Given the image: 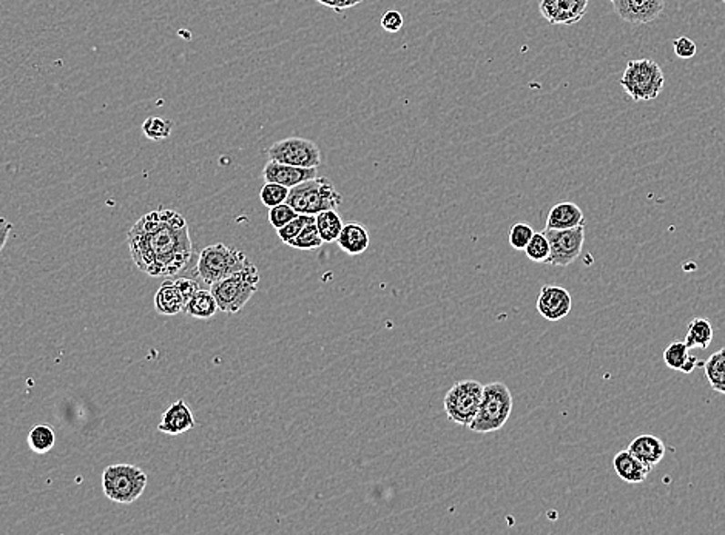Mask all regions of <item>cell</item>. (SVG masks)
Instances as JSON below:
<instances>
[{
    "instance_id": "obj_1",
    "label": "cell",
    "mask_w": 725,
    "mask_h": 535,
    "mask_svg": "<svg viewBox=\"0 0 725 535\" xmlns=\"http://www.w3.org/2000/svg\"><path fill=\"white\" fill-rule=\"evenodd\" d=\"M131 260L151 278L175 276L193 256L189 224L180 211H150L136 221L127 235Z\"/></svg>"
},
{
    "instance_id": "obj_2",
    "label": "cell",
    "mask_w": 725,
    "mask_h": 535,
    "mask_svg": "<svg viewBox=\"0 0 725 535\" xmlns=\"http://www.w3.org/2000/svg\"><path fill=\"white\" fill-rule=\"evenodd\" d=\"M258 284L260 271L249 261L244 269L212 284L211 292L215 296L220 311L232 315L238 314L252 300L258 291Z\"/></svg>"
},
{
    "instance_id": "obj_3",
    "label": "cell",
    "mask_w": 725,
    "mask_h": 535,
    "mask_svg": "<svg viewBox=\"0 0 725 535\" xmlns=\"http://www.w3.org/2000/svg\"><path fill=\"white\" fill-rule=\"evenodd\" d=\"M513 405L514 401L510 387L505 383L495 381L483 386L479 412L474 421L471 423L470 429L477 434H490L501 430L511 417Z\"/></svg>"
},
{
    "instance_id": "obj_4",
    "label": "cell",
    "mask_w": 725,
    "mask_h": 535,
    "mask_svg": "<svg viewBox=\"0 0 725 535\" xmlns=\"http://www.w3.org/2000/svg\"><path fill=\"white\" fill-rule=\"evenodd\" d=\"M287 204L296 211L305 215H316L320 211H336L343 202V196L337 190L327 178H314L292 187Z\"/></svg>"
},
{
    "instance_id": "obj_5",
    "label": "cell",
    "mask_w": 725,
    "mask_h": 535,
    "mask_svg": "<svg viewBox=\"0 0 725 535\" xmlns=\"http://www.w3.org/2000/svg\"><path fill=\"white\" fill-rule=\"evenodd\" d=\"M666 76L653 59L630 60L620 77V86L635 102H650L660 95Z\"/></svg>"
},
{
    "instance_id": "obj_6",
    "label": "cell",
    "mask_w": 725,
    "mask_h": 535,
    "mask_svg": "<svg viewBox=\"0 0 725 535\" xmlns=\"http://www.w3.org/2000/svg\"><path fill=\"white\" fill-rule=\"evenodd\" d=\"M149 483L144 470L133 465L109 466L102 474V489L107 499L120 505L135 503Z\"/></svg>"
},
{
    "instance_id": "obj_7",
    "label": "cell",
    "mask_w": 725,
    "mask_h": 535,
    "mask_svg": "<svg viewBox=\"0 0 725 535\" xmlns=\"http://www.w3.org/2000/svg\"><path fill=\"white\" fill-rule=\"evenodd\" d=\"M249 262L244 252L218 242L202 249L196 264V273L204 284L212 285L244 269Z\"/></svg>"
},
{
    "instance_id": "obj_8",
    "label": "cell",
    "mask_w": 725,
    "mask_h": 535,
    "mask_svg": "<svg viewBox=\"0 0 725 535\" xmlns=\"http://www.w3.org/2000/svg\"><path fill=\"white\" fill-rule=\"evenodd\" d=\"M483 396V385L479 381L465 380L455 383L445 396V412L448 420L455 425L468 426L474 421Z\"/></svg>"
},
{
    "instance_id": "obj_9",
    "label": "cell",
    "mask_w": 725,
    "mask_h": 535,
    "mask_svg": "<svg viewBox=\"0 0 725 535\" xmlns=\"http://www.w3.org/2000/svg\"><path fill=\"white\" fill-rule=\"evenodd\" d=\"M269 160H276L281 164L303 167V169H318L321 164V151L314 140L305 138H287L276 140L267 150Z\"/></svg>"
},
{
    "instance_id": "obj_10",
    "label": "cell",
    "mask_w": 725,
    "mask_h": 535,
    "mask_svg": "<svg viewBox=\"0 0 725 535\" xmlns=\"http://www.w3.org/2000/svg\"><path fill=\"white\" fill-rule=\"evenodd\" d=\"M546 238L550 242L551 253L548 264L555 267H568L575 262L582 253L585 242V225H579L575 229L565 231H553L545 229Z\"/></svg>"
},
{
    "instance_id": "obj_11",
    "label": "cell",
    "mask_w": 725,
    "mask_h": 535,
    "mask_svg": "<svg viewBox=\"0 0 725 535\" xmlns=\"http://www.w3.org/2000/svg\"><path fill=\"white\" fill-rule=\"evenodd\" d=\"M611 4L616 15L633 26L651 24L666 10V0H613Z\"/></svg>"
},
{
    "instance_id": "obj_12",
    "label": "cell",
    "mask_w": 725,
    "mask_h": 535,
    "mask_svg": "<svg viewBox=\"0 0 725 535\" xmlns=\"http://www.w3.org/2000/svg\"><path fill=\"white\" fill-rule=\"evenodd\" d=\"M590 0H541L539 8L551 26H575L585 15Z\"/></svg>"
},
{
    "instance_id": "obj_13",
    "label": "cell",
    "mask_w": 725,
    "mask_h": 535,
    "mask_svg": "<svg viewBox=\"0 0 725 535\" xmlns=\"http://www.w3.org/2000/svg\"><path fill=\"white\" fill-rule=\"evenodd\" d=\"M573 298L570 292L559 285H544L537 296V312L545 320L561 321L570 315Z\"/></svg>"
},
{
    "instance_id": "obj_14",
    "label": "cell",
    "mask_w": 725,
    "mask_h": 535,
    "mask_svg": "<svg viewBox=\"0 0 725 535\" xmlns=\"http://www.w3.org/2000/svg\"><path fill=\"white\" fill-rule=\"evenodd\" d=\"M263 176L267 182H276V184L285 185L287 189H292L305 180L316 178V169H303V167L289 166V164H281L276 160H269L264 166Z\"/></svg>"
},
{
    "instance_id": "obj_15",
    "label": "cell",
    "mask_w": 725,
    "mask_h": 535,
    "mask_svg": "<svg viewBox=\"0 0 725 535\" xmlns=\"http://www.w3.org/2000/svg\"><path fill=\"white\" fill-rule=\"evenodd\" d=\"M195 427V417L184 400H178L165 410L158 430L167 436L178 437Z\"/></svg>"
},
{
    "instance_id": "obj_16",
    "label": "cell",
    "mask_w": 725,
    "mask_h": 535,
    "mask_svg": "<svg viewBox=\"0 0 725 535\" xmlns=\"http://www.w3.org/2000/svg\"><path fill=\"white\" fill-rule=\"evenodd\" d=\"M613 469L620 480L630 485H640L650 476L651 468L637 460L630 450H620L613 458Z\"/></svg>"
},
{
    "instance_id": "obj_17",
    "label": "cell",
    "mask_w": 725,
    "mask_h": 535,
    "mask_svg": "<svg viewBox=\"0 0 725 535\" xmlns=\"http://www.w3.org/2000/svg\"><path fill=\"white\" fill-rule=\"evenodd\" d=\"M579 225H585V216L579 205H575L570 201L557 202L546 218V229H553V231L575 229Z\"/></svg>"
},
{
    "instance_id": "obj_18",
    "label": "cell",
    "mask_w": 725,
    "mask_h": 535,
    "mask_svg": "<svg viewBox=\"0 0 725 535\" xmlns=\"http://www.w3.org/2000/svg\"><path fill=\"white\" fill-rule=\"evenodd\" d=\"M628 450L637 460L642 461L651 469L659 465L662 458L666 457L664 441L660 440L659 437L650 436V434L636 437L628 446Z\"/></svg>"
},
{
    "instance_id": "obj_19",
    "label": "cell",
    "mask_w": 725,
    "mask_h": 535,
    "mask_svg": "<svg viewBox=\"0 0 725 535\" xmlns=\"http://www.w3.org/2000/svg\"><path fill=\"white\" fill-rule=\"evenodd\" d=\"M337 244L350 256L363 255L370 244L369 233L365 225L349 222L343 225Z\"/></svg>"
},
{
    "instance_id": "obj_20",
    "label": "cell",
    "mask_w": 725,
    "mask_h": 535,
    "mask_svg": "<svg viewBox=\"0 0 725 535\" xmlns=\"http://www.w3.org/2000/svg\"><path fill=\"white\" fill-rule=\"evenodd\" d=\"M184 298L175 281L167 280L161 284L155 295V309L161 315L173 316L184 311Z\"/></svg>"
},
{
    "instance_id": "obj_21",
    "label": "cell",
    "mask_w": 725,
    "mask_h": 535,
    "mask_svg": "<svg viewBox=\"0 0 725 535\" xmlns=\"http://www.w3.org/2000/svg\"><path fill=\"white\" fill-rule=\"evenodd\" d=\"M184 311L187 315L196 320H211L216 315V312L220 311V307L211 291L200 289L185 304Z\"/></svg>"
},
{
    "instance_id": "obj_22",
    "label": "cell",
    "mask_w": 725,
    "mask_h": 535,
    "mask_svg": "<svg viewBox=\"0 0 725 535\" xmlns=\"http://www.w3.org/2000/svg\"><path fill=\"white\" fill-rule=\"evenodd\" d=\"M713 335H715V332H713L710 321L706 318H695L687 327L686 345H689V349L706 351L713 341Z\"/></svg>"
},
{
    "instance_id": "obj_23",
    "label": "cell",
    "mask_w": 725,
    "mask_h": 535,
    "mask_svg": "<svg viewBox=\"0 0 725 535\" xmlns=\"http://www.w3.org/2000/svg\"><path fill=\"white\" fill-rule=\"evenodd\" d=\"M704 370L711 389L725 396V347L711 354L710 358L704 363Z\"/></svg>"
},
{
    "instance_id": "obj_24",
    "label": "cell",
    "mask_w": 725,
    "mask_h": 535,
    "mask_svg": "<svg viewBox=\"0 0 725 535\" xmlns=\"http://www.w3.org/2000/svg\"><path fill=\"white\" fill-rule=\"evenodd\" d=\"M316 224L320 231L321 240L325 242H337L345 222L336 211H325L316 213Z\"/></svg>"
},
{
    "instance_id": "obj_25",
    "label": "cell",
    "mask_w": 725,
    "mask_h": 535,
    "mask_svg": "<svg viewBox=\"0 0 725 535\" xmlns=\"http://www.w3.org/2000/svg\"><path fill=\"white\" fill-rule=\"evenodd\" d=\"M28 446L35 454H48L56 445V434L50 425H36L28 434Z\"/></svg>"
},
{
    "instance_id": "obj_26",
    "label": "cell",
    "mask_w": 725,
    "mask_h": 535,
    "mask_svg": "<svg viewBox=\"0 0 725 535\" xmlns=\"http://www.w3.org/2000/svg\"><path fill=\"white\" fill-rule=\"evenodd\" d=\"M171 131H173V122L171 119L161 118V116H150L142 124V133L147 139L153 140V142L169 139Z\"/></svg>"
},
{
    "instance_id": "obj_27",
    "label": "cell",
    "mask_w": 725,
    "mask_h": 535,
    "mask_svg": "<svg viewBox=\"0 0 725 535\" xmlns=\"http://www.w3.org/2000/svg\"><path fill=\"white\" fill-rule=\"evenodd\" d=\"M323 244H325V241L321 240L320 231L316 229V221H314V222L306 225L305 229L300 231V235L290 241L287 245L298 249V251H316V249H320Z\"/></svg>"
},
{
    "instance_id": "obj_28",
    "label": "cell",
    "mask_w": 725,
    "mask_h": 535,
    "mask_svg": "<svg viewBox=\"0 0 725 535\" xmlns=\"http://www.w3.org/2000/svg\"><path fill=\"white\" fill-rule=\"evenodd\" d=\"M689 358H690V349L686 345V341H675L664 352L667 367L673 370H682Z\"/></svg>"
},
{
    "instance_id": "obj_29",
    "label": "cell",
    "mask_w": 725,
    "mask_h": 535,
    "mask_svg": "<svg viewBox=\"0 0 725 535\" xmlns=\"http://www.w3.org/2000/svg\"><path fill=\"white\" fill-rule=\"evenodd\" d=\"M526 256L534 262H548L550 260L551 247L545 233H534L530 242L525 247Z\"/></svg>"
},
{
    "instance_id": "obj_30",
    "label": "cell",
    "mask_w": 725,
    "mask_h": 535,
    "mask_svg": "<svg viewBox=\"0 0 725 535\" xmlns=\"http://www.w3.org/2000/svg\"><path fill=\"white\" fill-rule=\"evenodd\" d=\"M290 189L285 185L276 184V182H267L263 185L260 191V200L265 207H275V205L283 204L289 198Z\"/></svg>"
},
{
    "instance_id": "obj_31",
    "label": "cell",
    "mask_w": 725,
    "mask_h": 535,
    "mask_svg": "<svg viewBox=\"0 0 725 535\" xmlns=\"http://www.w3.org/2000/svg\"><path fill=\"white\" fill-rule=\"evenodd\" d=\"M314 221H316V215L298 213V216L290 221L289 224H285V227H281V229H278L276 231H278L280 240L283 241L285 244H289L290 241L300 235V231L305 229L306 225L309 224V222H314Z\"/></svg>"
},
{
    "instance_id": "obj_32",
    "label": "cell",
    "mask_w": 725,
    "mask_h": 535,
    "mask_svg": "<svg viewBox=\"0 0 725 535\" xmlns=\"http://www.w3.org/2000/svg\"><path fill=\"white\" fill-rule=\"evenodd\" d=\"M535 231L533 227L525 222H517L513 225L510 231V245L515 251H525L526 245L530 242L531 238L534 235Z\"/></svg>"
},
{
    "instance_id": "obj_33",
    "label": "cell",
    "mask_w": 725,
    "mask_h": 535,
    "mask_svg": "<svg viewBox=\"0 0 725 535\" xmlns=\"http://www.w3.org/2000/svg\"><path fill=\"white\" fill-rule=\"evenodd\" d=\"M296 216H298V213H296L287 202L275 205V207H272L271 211H269V221H271L272 227H274L275 231H278L281 227H285V224H289L290 221L296 218Z\"/></svg>"
},
{
    "instance_id": "obj_34",
    "label": "cell",
    "mask_w": 725,
    "mask_h": 535,
    "mask_svg": "<svg viewBox=\"0 0 725 535\" xmlns=\"http://www.w3.org/2000/svg\"><path fill=\"white\" fill-rule=\"evenodd\" d=\"M673 48L679 59H691V57H695L696 51H698L695 42L687 36L673 40Z\"/></svg>"
},
{
    "instance_id": "obj_35",
    "label": "cell",
    "mask_w": 725,
    "mask_h": 535,
    "mask_svg": "<svg viewBox=\"0 0 725 535\" xmlns=\"http://www.w3.org/2000/svg\"><path fill=\"white\" fill-rule=\"evenodd\" d=\"M403 24H405V20H403L400 11H386L381 17V26L388 33H399L403 28Z\"/></svg>"
},
{
    "instance_id": "obj_36",
    "label": "cell",
    "mask_w": 725,
    "mask_h": 535,
    "mask_svg": "<svg viewBox=\"0 0 725 535\" xmlns=\"http://www.w3.org/2000/svg\"><path fill=\"white\" fill-rule=\"evenodd\" d=\"M175 283L178 285V289H180L181 295L184 298L185 304L201 289L200 284L195 280H191V278H178Z\"/></svg>"
},
{
    "instance_id": "obj_37",
    "label": "cell",
    "mask_w": 725,
    "mask_h": 535,
    "mask_svg": "<svg viewBox=\"0 0 725 535\" xmlns=\"http://www.w3.org/2000/svg\"><path fill=\"white\" fill-rule=\"evenodd\" d=\"M321 5L327 6L330 10L337 11V13H343V11L354 8V6L360 5L363 0H316Z\"/></svg>"
},
{
    "instance_id": "obj_38",
    "label": "cell",
    "mask_w": 725,
    "mask_h": 535,
    "mask_svg": "<svg viewBox=\"0 0 725 535\" xmlns=\"http://www.w3.org/2000/svg\"><path fill=\"white\" fill-rule=\"evenodd\" d=\"M11 231H13V224H11L10 221L0 216V252L4 251L6 241L10 238Z\"/></svg>"
},
{
    "instance_id": "obj_39",
    "label": "cell",
    "mask_w": 725,
    "mask_h": 535,
    "mask_svg": "<svg viewBox=\"0 0 725 535\" xmlns=\"http://www.w3.org/2000/svg\"><path fill=\"white\" fill-rule=\"evenodd\" d=\"M699 363L700 361H698V358H696V356L690 355V358H689V361H687L686 365L682 367V370H680V372H684V374H690V372H693V370H695V367H698V365H699Z\"/></svg>"
},
{
    "instance_id": "obj_40",
    "label": "cell",
    "mask_w": 725,
    "mask_h": 535,
    "mask_svg": "<svg viewBox=\"0 0 725 535\" xmlns=\"http://www.w3.org/2000/svg\"><path fill=\"white\" fill-rule=\"evenodd\" d=\"M608 2H613V0H608Z\"/></svg>"
},
{
    "instance_id": "obj_41",
    "label": "cell",
    "mask_w": 725,
    "mask_h": 535,
    "mask_svg": "<svg viewBox=\"0 0 725 535\" xmlns=\"http://www.w3.org/2000/svg\"><path fill=\"white\" fill-rule=\"evenodd\" d=\"M722 2H724V4H725V0H722Z\"/></svg>"
}]
</instances>
